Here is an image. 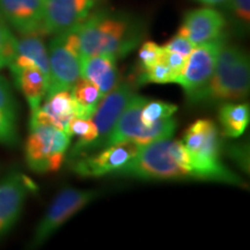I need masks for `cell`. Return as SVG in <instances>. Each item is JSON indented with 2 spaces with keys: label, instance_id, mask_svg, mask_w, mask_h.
<instances>
[{
  "label": "cell",
  "instance_id": "24",
  "mask_svg": "<svg viewBox=\"0 0 250 250\" xmlns=\"http://www.w3.org/2000/svg\"><path fill=\"white\" fill-rule=\"evenodd\" d=\"M17 37L0 14V68L6 67L14 54Z\"/></svg>",
  "mask_w": 250,
  "mask_h": 250
},
{
  "label": "cell",
  "instance_id": "7",
  "mask_svg": "<svg viewBox=\"0 0 250 250\" xmlns=\"http://www.w3.org/2000/svg\"><path fill=\"white\" fill-rule=\"evenodd\" d=\"M98 192L93 190L65 189L59 192L49 206L34 232L33 246H41L58 230L67 220L95 199Z\"/></svg>",
  "mask_w": 250,
  "mask_h": 250
},
{
  "label": "cell",
  "instance_id": "28",
  "mask_svg": "<svg viewBox=\"0 0 250 250\" xmlns=\"http://www.w3.org/2000/svg\"><path fill=\"white\" fill-rule=\"evenodd\" d=\"M195 46L196 45L192 42H190L187 37L180 35V34H176L167 44L164 45V48L166 50H169V51L177 52V54L188 58L189 55L192 52V50L195 49Z\"/></svg>",
  "mask_w": 250,
  "mask_h": 250
},
{
  "label": "cell",
  "instance_id": "5",
  "mask_svg": "<svg viewBox=\"0 0 250 250\" xmlns=\"http://www.w3.org/2000/svg\"><path fill=\"white\" fill-rule=\"evenodd\" d=\"M71 137L65 131L50 125L30 126L24 145L27 166L39 174L61 169L66 156Z\"/></svg>",
  "mask_w": 250,
  "mask_h": 250
},
{
  "label": "cell",
  "instance_id": "8",
  "mask_svg": "<svg viewBox=\"0 0 250 250\" xmlns=\"http://www.w3.org/2000/svg\"><path fill=\"white\" fill-rule=\"evenodd\" d=\"M140 146L130 140H124L105 146L95 154L83 155L74 161L72 169L83 177H101L115 171L127 164L137 155Z\"/></svg>",
  "mask_w": 250,
  "mask_h": 250
},
{
  "label": "cell",
  "instance_id": "10",
  "mask_svg": "<svg viewBox=\"0 0 250 250\" xmlns=\"http://www.w3.org/2000/svg\"><path fill=\"white\" fill-rule=\"evenodd\" d=\"M48 55L50 66L48 95L58 90H71L81 78V56L68 48L61 34L51 40Z\"/></svg>",
  "mask_w": 250,
  "mask_h": 250
},
{
  "label": "cell",
  "instance_id": "30",
  "mask_svg": "<svg viewBox=\"0 0 250 250\" xmlns=\"http://www.w3.org/2000/svg\"><path fill=\"white\" fill-rule=\"evenodd\" d=\"M197 1L202 2V4L208 5V6H215V5L225 4L227 0H197Z\"/></svg>",
  "mask_w": 250,
  "mask_h": 250
},
{
  "label": "cell",
  "instance_id": "6",
  "mask_svg": "<svg viewBox=\"0 0 250 250\" xmlns=\"http://www.w3.org/2000/svg\"><path fill=\"white\" fill-rule=\"evenodd\" d=\"M225 43V37L204 44L196 45L187 58L183 70L174 83H179L188 99L198 102L199 96L211 80L217 64L218 54Z\"/></svg>",
  "mask_w": 250,
  "mask_h": 250
},
{
  "label": "cell",
  "instance_id": "29",
  "mask_svg": "<svg viewBox=\"0 0 250 250\" xmlns=\"http://www.w3.org/2000/svg\"><path fill=\"white\" fill-rule=\"evenodd\" d=\"M162 48H164V46H162ZM161 61L173 71V73L175 74V79H176V77L181 73L184 65H186L187 58L182 55L177 54V52L169 51V50H166L164 48V55H162Z\"/></svg>",
  "mask_w": 250,
  "mask_h": 250
},
{
  "label": "cell",
  "instance_id": "3",
  "mask_svg": "<svg viewBox=\"0 0 250 250\" xmlns=\"http://www.w3.org/2000/svg\"><path fill=\"white\" fill-rule=\"evenodd\" d=\"M183 145L191 156L197 180L245 186L220 160L218 127L211 120H197L184 132Z\"/></svg>",
  "mask_w": 250,
  "mask_h": 250
},
{
  "label": "cell",
  "instance_id": "19",
  "mask_svg": "<svg viewBox=\"0 0 250 250\" xmlns=\"http://www.w3.org/2000/svg\"><path fill=\"white\" fill-rule=\"evenodd\" d=\"M11 73L15 85L26 98L30 110L34 111L48 95L49 77L37 68H23Z\"/></svg>",
  "mask_w": 250,
  "mask_h": 250
},
{
  "label": "cell",
  "instance_id": "20",
  "mask_svg": "<svg viewBox=\"0 0 250 250\" xmlns=\"http://www.w3.org/2000/svg\"><path fill=\"white\" fill-rule=\"evenodd\" d=\"M18 139L17 102L9 83L0 76V144L15 146Z\"/></svg>",
  "mask_w": 250,
  "mask_h": 250
},
{
  "label": "cell",
  "instance_id": "2",
  "mask_svg": "<svg viewBox=\"0 0 250 250\" xmlns=\"http://www.w3.org/2000/svg\"><path fill=\"white\" fill-rule=\"evenodd\" d=\"M81 57L110 56L117 61L132 51L140 40V29L125 15L96 12L78 27Z\"/></svg>",
  "mask_w": 250,
  "mask_h": 250
},
{
  "label": "cell",
  "instance_id": "4",
  "mask_svg": "<svg viewBox=\"0 0 250 250\" xmlns=\"http://www.w3.org/2000/svg\"><path fill=\"white\" fill-rule=\"evenodd\" d=\"M147 100V98L134 94L118 117L114 129L105 140L104 147L124 140H130L139 146H145L147 144L173 137L176 130V121L173 117L151 125L144 124L140 120V111Z\"/></svg>",
  "mask_w": 250,
  "mask_h": 250
},
{
  "label": "cell",
  "instance_id": "22",
  "mask_svg": "<svg viewBox=\"0 0 250 250\" xmlns=\"http://www.w3.org/2000/svg\"><path fill=\"white\" fill-rule=\"evenodd\" d=\"M73 96L76 117L88 120L94 115L103 98L100 89L87 79L80 78L71 89Z\"/></svg>",
  "mask_w": 250,
  "mask_h": 250
},
{
  "label": "cell",
  "instance_id": "17",
  "mask_svg": "<svg viewBox=\"0 0 250 250\" xmlns=\"http://www.w3.org/2000/svg\"><path fill=\"white\" fill-rule=\"evenodd\" d=\"M7 67L11 72L23 68H37L45 73L50 79L49 55L42 37L29 35L17 40L14 54Z\"/></svg>",
  "mask_w": 250,
  "mask_h": 250
},
{
  "label": "cell",
  "instance_id": "14",
  "mask_svg": "<svg viewBox=\"0 0 250 250\" xmlns=\"http://www.w3.org/2000/svg\"><path fill=\"white\" fill-rule=\"evenodd\" d=\"M28 190L29 180L18 171H12L0 181V240L20 218Z\"/></svg>",
  "mask_w": 250,
  "mask_h": 250
},
{
  "label": "cell",
  "instance_id": "9",
  "mask_svg": "<svg viewBox=\"0 0 250 250\" xmlns=\"http://www.w3.org/2000/svg\"><path fill=\"white\" fill-rule=\"evenodd\" d=\"M134 87L129 83H118L114 89L103 96L90 120L98 130V139L88 146L83 155L104 147L105 140L114 129L121 114L134 95Z\"/></svg>",
  "mask_w": 250,
  "mask_h": 250
},
{
  "label": "cell",
  "instance_id": "16",
  "mask_svg": "<svg viewBox=\"0 0 250 250\" xmlns=\"http://www.w3.org/2000/svg\"><path fill=\"white\" fill-rule=\"evenodd\" d=\"M74 117L76 108L71 90H58L46 95L40 107L31 111L30 126L50 125L66 132L68 123Z\"/></svg>",
  "mask_w": 250,
  "mask_h": 250
},
{
  "label": "cell",
  "instance_id": "13",
  "mask_svg": "<svg viewBox=\"0 0 250 250\" xmlns=\"http://www.w3.org/2000/svg\"><path fill=\"white\" fill-rule=\"evenodd\" d=\"M95 0H45L46 35H57L76 29L88 18Z\"/></svg>",
  "mask_w": 250,
  "mask_h": 250
},
{
  "label": "cell",
  "instance_id": "1",
  "mask_svg": "<svg viewBox=\"0 0 250 250\" xmlns=\"http://www.w3.org/2000/svg\"><path fill=\"white\" fill-rule=\"evenodd\" d=\"M114 175L153 181L197 180L191 156L186 146L171 138L140 146L137 155Z\"/></svg>",
  "mask_w": 250,
  "mask_h": 250
},
{
  "label": "cell",
  "instance_id": "18",
  "mask_svg": "<svg viewBox=\"0 0 250 250\" xmlns=\"http://www.w3.org/2000/svg\"><path fill=\"white\" fill-rule=\"evenodd\" d=\"M81 78L93 83L104 96L118 83L116 59L110 56L81 57Z\"/></svg>",
  "mask_w": 250,
  "mask_h": 250
},
{
  "label": "cell",
  "instance_id": "11",
  "mask_svg": "<svg viewBox=\"0 0 250 250\" xmlns=\"http://www.w3.org/2000/svg\"><path fill=\"white\" fill-rule=\"evenodd\" d=\"M250 87V62L245 51L237 56L232 66L220 80L208 83L199 96L198 102L206 101H240L246 99Z\"/></svg>",
  "mask_w": 250,
  "mask_h": 250
},
{
  "label": "cell",
  "instance_id": "27",
  "mask_svg": "<svg viewBox=\"0 0 250 250\" xmlns=\"http://www.w3.org/2000/svg\"><path fill=\"white\" fill-rule=\"evenodd\" d=\"M225 4L228 5L234 22L242 29L249 27L250 23V0H227Z\"/></svg>",
  "mask_w": 250,
  "mask_h": 250
},
{
  "label": "cell",
  "instance_id": "21",
  "mask_svg": "<svg viewBox=\"0 0 250 250\" xmlns=\"http://www.w3.org/2000/svg\"><path fill=\"white\" fill-rule=\"evenodd\" d=\"M250 111L245 103H226L219 109V122L224 136L237 138L245 133L249 124Z\"/></svg>",
  "mask_w": 250,
  "mask_h": 250
},
{
  "label": "cell",
  "instance_id": "25",
  "mask_svg": "<svg viewBox=\"0 0 250 250\" xmlns=\"http://www.w3.org/2000/svg\"><path fill=\"white\" fill-rule=\"evenodd\" d=\"M140 83H169L175 81V74L164 62L160 61L147 70L140 72Z\"/></svg>",
  "mask_w": 250,
  "mask_h": 250
},
{
  "label": "cell",
  "instance_id": "23",
  "mask_svg": "<svg viewBox=\"0 0 250 250\" xmlns=\"http://www.w3.org/2000/svg\"><path fill=\"white\" fill-rule=\"evenodd\" d=\"M177 111V105L173 103H168L159 100H147L144 103L142 111H140V120L144 124L151 125L159 121L167 120L173 117Z\"/></svg>",
  "mask_w": 250,
  "mask_h": 250
},
{
  "label": "cell",
  "instance_id": "15",
  "mask_svg": "<svg viewBox=\"0 0 250 250\" xmlns=\"http://www.w3.org/2000/svg\"><path fill=\"white\" fill-rule=\"evenodd\" d=\"M225 26L226 19L220 12L204 7L188 12L177 34L195 45H201L224 37Z\"/></svg>",
  "mask_w": 250,
  "mask_h": 250
},
{
  "label": "cell",
  "instance_id": "12",
  "mask_svg": "<svg viewBox=\"0 0 250 250\" xmlns=\"http://www.w3.org/2000/svg\"><path fill=\"white\" fill-rule=\"evenodd\" d=\"M45 0H0V14L22 36L46 35Z\"/></svg>",
  "mask_w": 250,
  "mask_h": 250
},
{
  "label": "cell",
  "instance_id": "26",
  "mask_svg": "<svg viewBox=\"0 0 250 250\" xmlns=\"http://www.w3.org/2000/svg\"><path fill=\"white\" fill-rule=\"evenodd\" d=\"M162 55H164V48L160 45L156 44L155 42H144L143 45L139 49V67L140 72L147 70V68L152 67L156 62L161 61Z\"/></svg>",
  "mask_w": 250,
  "mask_h": 250
}]
</instances>
